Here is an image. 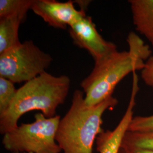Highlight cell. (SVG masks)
I'll use <instances>...</instances> for the list:
<instances>
[{"instance_id":"obj_1","label":"cell","mask_w":153,"mask_h":153,"mask_svg":"<svg viewBox=\"0 0 153 153\" xmlns=\"http://www.w3.org/2000/svg\"><path fill=\"white\" fill-rule=\"evenodd\" d=\"M127 42L128 51H116L102 60L95 62L91 73L80 86L85 94L88 106L102 103L112 97L119 83L130 73L141 71L151 55V50L134 33H129Z\"/></svg>"},{"instance_id":"obj_2","label":"cell","mask_w":153,"mask_h":153,"mask_svg":"<svg viewBox=\"0 0 153 153\" xmlns=\"http://www.w3.org/2000/svg\"><path fill=\"white\" fill-rule=\"evenodd\" d=\"M70 78L44 72L18 88L9 108L0 114V133L4 135L16 128L21 117L40 111L47 118L56 116L58 107L65 101L71 87Z\"/></svg>"},{"instance_id":"obj_3","label":"cell","mask_w":153,"mask_h":153,"mask_svg":"<svg viewBox=\"0 0 153 153\" xmlns=\"http://www.w3.org/2000/svg\"><path fill=\"white\" fill-rule=\"evenodd\" d=\"M84 94L80 90L74 92L70 108L59 122L56 141L64 153H93L97 137L103 131V114L119 103L111 97L97 105L88 106Z\"/></svg>"},{"instance_id":"obj_4","label":"cell","mask_w":153,"mask_h":153,"mask_svg":"<svg viewBox=\"0 0 153 153\" xmlns=\"http://www.w3.org/2000/svg\"><path fill=\"white\" fill-rule=\"evenodd\" d=\"M31 123H23L4 134L2 143L11 153H60L56 134L60 115L47 118L42 113L35 115Z\"/></svg>"},{"instance_id":"obj_5","label":"cell","mask_w":153,"mask_h":153,"mask_svg":"<svg viewBox=\"0 0 153 153\" xmlns=\"http://www.w3.org/2000/svg\"><path fill=\"white\" fill-rule=\"evenodd\" d=\"M53 59L31 40L0 54V76L11 82H27L45 72Z\"/></svg>"},{"instance_id":"obj_6","label":"cell","mask_w":153,"mask_h":153,"mask_svg":"<svg viewBox=\"0 0 153 153\" xmlns=\"http://www.w3.org/2000/svg\"><path fill=\"white\" fill-rule=\"evenodd\" d=\"M69 32L74 43L87 50L95 62L117 51L116 44L105 40L99 34L91 16H86L74 23L69 26Z\"/></svg>"},{"instance_id":"obj_7","label":"cell","mask_w":153,"mask_h":153,"mask_svg":"<svg viewBox=\"0 0 153 153\" xmlns=\"http://www.w3.org/2000/svg\"><path fill=\"white\" fill-rule=\"evenodd\" d=\"M31 10L49 26L64 30L86 16L85 11L76 10L72 1L35 0Z\"/></svg>"},{"instance_id":"obj_8","label":"cell","mask_w":153,"mask_h":153,"mask_svg":"<svg viewBox=\"0 0 153 153\" xmlns=\"http://www.w3.org/2000/svg\"><path fill=\"white\" fill-rule=\"evenodd\" d=\"M138 90V78L137 75H134L131 96L125 114L113 131L103 130L97 137L96 150L99 153H119L123 138L133 117V108Z\"/></svg>"},{"instance_id":"obj_9","label":"cell","mask_w":153,"mask_h":153,"mask_svg":"<svg viewBox=\"0 0 153 153\" xmlns=\"http://www.w3.org/2000/svg\"><path fill=\"white\" fill-rule=\"evenodd\" d=\"M133 22L153 47V0H130Z\"/></svg>"},{"instance_id":"obj_10","label":"cell","mask_w":153,"mask_h":153,"mask_svg":"<svg viewBox=\"0 0 153 153\" xmlns=\"http://www.w3.org/2000/svg\"><path fill=\"white\" fill-rule=\"evenodd\" d=\"M25 19L20 16L0 18V54L21 43L18 31Z\"/></svg>"},{"instance_id":"obj_11","label":"cell","mask_w":153,"mask_h":153,"mask_svg":"<svg viewBox=\"0 0 153 153\" xmlns=\"http://www.w3.org/2000/svg\"><path fill=\"white\" fill-rule=\"evenodd\" d=\"M120 148H134L153 151V131H126Z\"/></svg>"},{"instance_id":"obj_12","label":"cell","mask_w":153,"mask_h":153,"mask_svg":"<svg viewBox=\"0 0 153 153\" xmlns=\"http://www.w3.org/2000/svg\"><path fill=\"white\" fill-rule=\"evenodd\" d=\"M35 0H0V18L20 16L26 18Z\"/></svg>"},{"instance_id":"obj_13","label":"cell","mask_w":153,"mask_h":153,"mask_svg":"<svg viewBox=\"0 0 153 153\" xmlns=\"http://www.w3.org/2000/svg\"><path fill=\"white\" fill-rule=\"evenodd\" d=\"M17 90L14 83L0 76V114L9 108L16 95Z\"/></svg>"},{"instance_id":"obj_14","label":"cell","mask_w":153,"mask_h":153,"mask_svg":"<svg viewBox=\"0 0 153 153\" xmlns=\"http://www.w3.org/2000/svg\"><path fill=\"white\" fill-rule=\"evenodd\" d=\"M127 131H153V115L133 117Z\"/></svg>"},{"instance_id":"obj_15","label":"cell","mask_w":153,"mask_h":153,"mask_svg":"<svg viewBox=\"0 0 153 153\" xmlns=\"http://www.w3.org/2000/svg\"><path fill=\"white\" fill-rule=\"evenodd\" d=\"M141 76L145 85L153 90V56L145 62L143 68L141 71Z\"/></svg>"},{"instance_id":"obj_16","label":"cell","mask_w":153,"mask_h":153,"mask_svg":"<svg viewBox=\"0 0 153 153\" xmlns=\"http://www.w3.org/2000/svg\"><path fill=\"white\" fill-rule=\"evenodd\" d=\"M122 149V148H121ZM125 150L128 153H153V151L140 149H134V148H125L122 149Z\"/></svg>"},{"instance_id":"obj_17","label":"cell","mask_w":153,"mask_h":153,"mask_svg":"<svg viewBox=\"0 0 153 153\" xmlns=\"http://www.w3.org/2000/svg\"><path fill=\"white\" fill-rule=\"evenodd\" d=\"M90 2V1H74V3L78 4L81 7L80 10L85 11L86 9L88 7V5Z\"/></svg>"},{"instance_id":"obj_18","label":"cell","mask_w":153,"mask_h":153,"mask_svg":"<svg viewBox=\"0 0 153 153\" xmlns=\"http://www.w3.org/2000/svg\"><path fill=\"white\" fill-rule=\"evenodd\" d=\"M119 153H128L126 152L125 150H124L123 149H120V150H119Z\"/></svg>"}]
</instances>
